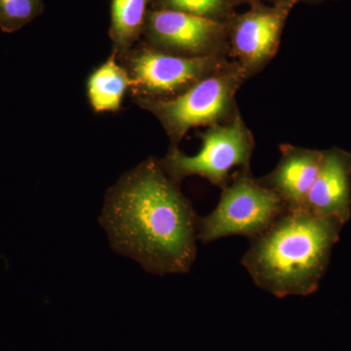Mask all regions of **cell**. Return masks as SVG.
<instances>
[{
	"instance_id": "5b68a950",
	"label": "cell",
	"mask_w": 351,
	"mask_h": 351,
	"mask_svg": "<svg viewBox=\"0 0 351 351\" xmlns=\"http://www.w3.org/2000/svg\"><path fill=\"white\" fill-rule=\"evenodd\" d=\"M199 138L200 149L195 156H186L170 145L161 159L176 182L181 184L186 178L198 176L223 189L232 181L234 169L250 170L255 141L239 110L223 123L207 127Z\"/></svg>"
},
{
	"instance_id": "5bb4252c",
	"label": "cell",
	"mask_w": 351,
	"mask_h": 351,
	"mask_svg": "<svg viewBox=\"0 0 351 351\" xmlns=\"http://www.w3.org/2000/svg\"><path fill=\"white\" fill-rule=\"evenodd\" d=\"M45 11L44 0H0V29L13 34Z\"/></svg>"
},
{
	"instance_id": "ba28073f",
	"label": "cell",
	"mask_w": 351,
	"mask_h": 351,
	"mask_svg": "<svg viewBox=\"0 0 351 351\" xmlns=\"http://www.w3.org/2000/svg\"><path fill=\"white\" fill-rule=\"evenodd\" d=\"M228 23L151 9L142 40L152 47L189 58L228 57Z\"/></svg>"
},
{
	"instance_id": "7a4b0ae2",
	"label": "cell",
	"mask_w": 351,
	"mask_h": 351,
	"mask_svg": "<svg viewBox=\"0 0 351 351\" xmlns=\"http://www.w3.org/2000/svg\"><path fill=\"white\" fill-rule=\"evenodd\" d=\"M343 226L306 209L288 210L250 240L242 265L258 287L279 299L306 297L319 287Z\"/></svg>"
},
{
	"instance_id": "2e32d148",
	"label": "cell",
	"mask_w": 351,
	"mask_h": 351,
	"mask_svg": "<svg viewBox=\"0 0 351 351\" xmlns=\"http://www.w3.org/2000/svg\"><path fill=\"white\" fill-rule=\"evenodd\" d=\"M299 3H306L311 4V5H317V4L323 3V2L326 1H337V0H298Z\"/></svg>"
},
{
	"instance_id": "6da1fadb",
	"label": "cell",
	"mask_w": 351,
	"mask_h": 351,
	"mask_svg": "<svg viewBox=\"0 0 351 351\" xmlns=\"http://www.w3.org/2000/svg\"><path fill=\"white\" fill-rule=\"evenodd\" d=\"M198 218L161 159L149 157L108 189L100 223L113 250L166 276L193 267Z\"/></svg>"
},
{
	"instance_id": "4fadbf2b",
	"label": "cell",
	"mask_w": 351,
	"mask_h": 351,
	"mask_svg": "<svg viewBox=\"0 0 351 351\" xmlns=\"http://www.w3.org/2000/svg\"><path fill=\"white\" fill-rule=\"evenodd\" d=\"M239 0H152V9L176 11L228 23L237 14Z\"/></svg>"
},
{
	"instance_id": "52a82bcc",
	"label": "cell",
	"mask_w": 351,
	"mask_h": 351,
	"mask_svg": "<svg viewBox=\"0 0 351 351\" xmlns=\"http://www.w3.org/2000/svg\"><path fill=\"white\" fill-rule=\"evenodd\" d=\"M298 0L254 4L228 22V57L239 64L248 80L276 56L286 22Z\"/></svg>"
},
{
	"instance_id": "30bf717a",
	"label": "cell",
	"mask_w": 351,
	"mask_h": 351,
	"mask_svg": "<svg viewBox=\"0 0 351 351\" xmlns=\"http://www.w3.org/2000/svg\"><path fill=\"white\" fill-rule=\"evenodd\" d=\"M279 151L276 167L258 181L272 189L288 210L304 209L319 170L323 151L290 144L281 145Z\"/></svg>"
},
{
	"instance_id": "8992f818",
	"label": "cell",
	"mask_w": 351,
	"mask_h": 351,
	"mask_svg": "<svg viewBox=\"0 0 351 351\" xmlns=\"http://www.w3.org/2000/svg\"><path fill=\"white\" fill-rule=\"evenodd\" d=\"M132 80V100H168L206 77L228 61L226 57L189 58L152 47L141 40L117 57Z\"/></svg>"
},
{
	"instance_id": "9c48e42d",
	"label": "cell",
	"mask_w": 351,
	"mask_h": 351,
	"mask_svg": "<svg viewBox=\"0 0 351 351\" xmlns=\"http://www.w3.org/2000/svg\"><path fill=\"white\" fill-rule=\"evenodd\" d=\"M304 209L346 225L351 218V154L339 149L323 151L319 170Z\"/></svg>"
},
{
	"instance_id": "277c9868",
	"label": "cell",
	"mask_w": 351,
	"mask_h": 351,
	"mask_svg": "<svg viewBox=\"0 0 351 351\" xmlns=\"http://www.w3.org/2000/svg\"><path fill=\"white\" fill-rule=\"evenodd\" d=\"M221 191L213 211L198 218L197 239L202 243L237 235L255 239L288 211L282 199L255 179L251 170L237 171Z\"/></svg>"
},
{
	"instance_id": "7c38bea8",
	"label": "cell",
	"mask_w": 351,
	"mask_h": 351,
	"mask_svg": "<svg viewBox=\"0 0 351 351\" xmlns=\"http://www.w3.org/2000/svg\"><path fill=\"white\" fill-rule=\"evenodd\" d=\"M152 9V0H112L110 27L112 53L119 57L140 43Z\"/></svg>"
},
{
	"instance_id": "3957f363",
	"label": "cell",
	"mask_w": 351,
	"mask_h": 351,
	"mask_svg": "<svg viewBox=\"0 0 351 351\" xmlns=\"http://www.w3.org/2000/svg\"><path fill=\"white\" fill-rule=\"evenodd\" d=\"M248 80L239 64L228 59L184 93L168 100L133 101L163 127L172 147H179L191 129L213 126L239 112L237 94Z\"/></svg>"
},
{
	"instance_id": "9a60e30c",
	"label": "cell",
	"mask_w": 351,
	"mask_h": 351,
	"mask_svg": "<svg viewBox=\"0 0 351 351\" xmlns=\"http://www.w3.org/2000/svg\"><path fill=\"white\" fill-rule=\"evenodd\" d=\"M281 1V0H239L240 5L241 4H249V5H254V4H271L276 3V2Z\"/></svg>"
},
{
	"instance_id": "8fae6325",
	"label": "cell",
	"mask_w": 351,
	"mask_h": 351,
	"mask_svg": "<svg viewBox=\"0 0 351 351\" xmlns=\"http://www.w3.org/2000/svg\"><path fill=\"white\" fill-rule=\"evenodd\" d=\"M131 86L132 80L128 71L112 53L88 76V101L96 113L119 112Z\"/></svg>"
}]
</instances>
